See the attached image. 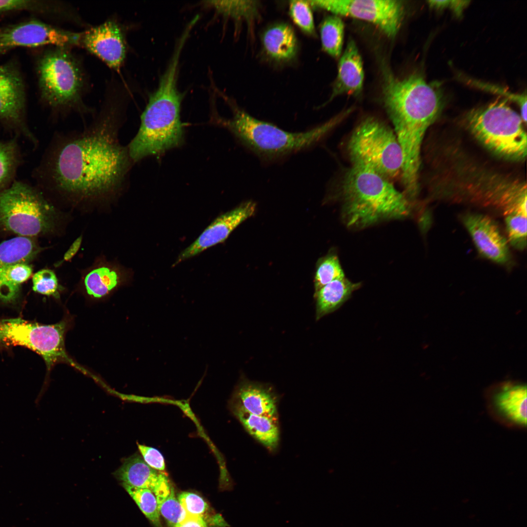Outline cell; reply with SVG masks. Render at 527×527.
Segmentation results:
<instances>
[{
  "label": "cell",
  "mask_w": 527,
  "mask_h": 527,
  "mask_svg": "<svg viewBox=\"0 0 527 527\" xmlns=\"http://www.w3.org/2000/svg\"><path fill=\"white\" fill-rule=\"evenodd\" d=\"M138 448L144 462L151 468L159 471L165 469L164 459L157 449L138 444Z\"/></svg>",
  "instance_id": "cell-39"
},
{
  "label": "cell",
  "mask_w": 527,
  "mask_h": 527,
  "mask_svg": "<svg viewBox=\"0 0 527 527\" xmlns=\"http://www.w3.org/2000/svg\"><path fill=\"white\" fill-rule=\"evenodd\" d=\"M345 277L337 255L328 254L318 262L314 277L315 293L329 283Z\"/></svg>",
  "instance_id": "cell-32"
},
{
  "label": "cell",
  "mask_w": 527,
  "mask_h": 527,
  "mask_svg": "<svg viewBox=\"0 0 527 527\" xmlns=\"http://www.w3.org/2000/svg\"><path fill=\"white\" fill-rule=\"evenodd\" d=\"M234 397L247 411L278 420V397L271 386L243 379Z\"/></svg>",
  "instance_id": "cell-22"
},
{
  "label": "cell",
  "mask_w": 527,
  "mask_h": 527,
  "mask_svg": "<svg viewBox=\"0 0 527 527\" xmlns=\"http://www.w3.org/2000/svg\"><path fill=\"white\" fill-rule=\"evenodd\" d=\"M82 237L81 235L74 241L64 254L63 259L61 264L63 262L69 261L72 259L79 251L82 243Z\"/></svg>",
  "instance_id": "cell-41"
},
{
  "label": "cell",
  "mask_w": 527,
  "mask_h": 527,
  "mask_svg": "<svg viewBox=\"0 0 527 527\" xmlns=\"http://www.w3.org/2000/svg\"><path fill=\"white\" fill-rule=\"evenodd\" d=\"M178 499L188 515L200 516L206 520L210 508L200 496L193 492H183L178 495Z\"/></svg>",
  "instance_id": "cell-38"
},
{
  "label": "cell",
  "mask_w": 527,
  "mask_h": 527,
  "mask_svg": "<svg viewBox=\"0 0 527 527\" xmlns=\"http://www.w3.org/2000/svg\"><path fill=\"white\" fill-rule=\"evenodd\" d=\"M344 221L348 227L364 228L407 216L408 199L385 178L366 167L352 165L338 187Z\"/></svg>",
  "instance_id": "cell-4"
},
{
  "label": "cell",
  "mask_w": 527,
  "mask_h": 527,
  "mask_svg": "<svg viewBox=\"0 0 527 527\" xmlns=\"http://www.w3.org/2000/svg\"><path fill=\"white\" fill-rule=\"evenodd\" d=\"M19 158L15 141H0V191L10 185Z\"/></svg>",
  "instance_id": "cell-30"
},
{
  "label": "cell",
  "mask_w": 527,
  "mask_h": 527,
  "mask_svg": "<svg viewBox=\"0 0 527 527\" xmlns=\"http://www.w3.org/2000/svg\"><path fill=\"white\" fill-rule=\"evenodd\" d=\"M68 48L55 47L46 50L36 65L41 98L62 118L71 112L81 115L93 112L83 103L82 72Z\"/></svg>",
  "instance_id": "cell-6"
},
{
  "label": "cell",
  "mask_w": 527,
  "mask_h": 527,
  "mask_svg": "<svg viewBox=\"0 0 527 527\" xmlns=\"http://www.w3.org/2000/svg\"><path fill=\"white\" fill-rule=\"evenodd\" d=\"M64 321L53 324H41L20 318L0 320V345H20L35 351L50 369L57 362H71L64 348Z\"/></svg>",
  "instance_id": "cell-11"
},
{
  "label": "cell",
  "mask_w": 527,
  "mask_h": 527,
  "mask_svg": "<svg viewBox=\"0 0 527 527\" xmlns=\"http://www.w3.org/2000/svg\"><path fill=\"white\" fill-rule=\"evenodd\" d=\"M383 100L403 151L401 179L405 192L416 195L423 140L441 109L442 94L437 85L427 83L420 75L398 79L385 69Z\"/></svg>",
  "instance_id": "cell-2"
},
{
  "label": "cell",
  "mask_w": 527,
  "mask_h": 527,
  "mask_svg": "<svg viewBox=\"0 0 527 527\" xmlns=\"http://www.w3.org/2000/svg\"><path fill=\"white\" fill-rule=\"evenodd\" d=\"M59 5L44 0H0V15L22 11L38 13L55 12Z\"/></svg>",
  "instance_id": "cell-34"
},
{
  "label": "cell",
  "mask_w": 527,
  "mask_h": 527,
  "mask_svg": "<svg viewBox=\"0 0 527 527\" xmlns=\"http://www.w3.org/2000/svg\"><path fill=\"white\" fill-rule=\"evenodd\" d=\"M157 503L160 515L165 519L169 527H173L188 516L176 497L173 487L170 494L165 498L157 501Z\"/></svg>",
  "instance_id": "cell-36"
},
{
  "label": "cell",
  "mask_w": 527,
  "mask_h": 527,
  "mask_svg": "<svg viewBox=\"0 0 527 527\" xmlns=\"http://www.w3.org/2000/svg\"><path fill=\"white\" fill-rule=\"evenodd\" d=\"M262 51L267 59L279 64L292 62L298 55L299 44L293 28L285 22L266 27L261 36Z\"/></svg>",
  "instance_id": "cell-21"
},
{
  "label": "cell",
  "mask_w": 527,
  "mask_h": 527,
  "mask_svg": "<svg viewBox=\"0 0 527 527\" xmlns=\"http://www.w3.org/2000/svg\"><path fill=\"white\" fill-rule=\"evenodd\" d=\"M139 507L155 527H162L158 503L154 494L149 489L140 488L122 484Z\"/></svg>",
  "instance_id": "cell-31"
},
{
  "label": "cell",
  "mask_w": 527,
  "mask_h": 527,
  "mask_svg": "<svg viewBox=\"0 0 527 527\" xmlns=\"http://www.w3.org/2000/svg\"><path fill=\"white\" fill-rule=\"evenodd\" d=\"M312 8L309 0L289 1V15L294 23L305 34L314 37L316 30Z\"/></svg>",
  "instance_id": "cell-33"
},
{
  "label": "cell",
  "mask_w": 527,
  "mask_h": 527,
  "mask_svg": "<svg viewBox=\"0 0 527 527\" xmlns=\"http://www.w3.org/2000/svg\"><path fill=\"white\" fill-rule=\"evenodd\" d=\"M233 402V412L246 431L269 451H276L280 442L278 420L252 414Z\"/></svg>",
  "instance_id": "cell-23"
},
{
  "label": "cell",
  "mask_w": 527,
  "mask_h": 527,
  "mask_svg": "<svg viewBox=\"0 0 527 527\" xmlns=\"http://www.w3.org/2000/svg\"><path fill=\"white\" fill-rule=\"evenodd\" d=\"M125 279L124 273L118 267L101 264L87 273L83 279V284L89 296L100 298L118 287Z\"/></svg>",
  "instance_id": "cell-25"
},
{
  "label": "cell",
  "mask_w": 527,
  "mask_h": 527,
  "mask_svg": "<svg viewBox=\"0 0 527 527\" xmlns=\"http://www.w3.org/2000/svg\"><path fill=\"white\" fill-rule=\"evenodd\" d=\"M233 116L223 124L240 143L261 161L273 162L312 148L320 143L348 115L339 114L303 132H290L257 119L233 106Z\"/></svg>",
  "instance_id": "cell-5"
},
{
  "label": "cell",
  "mask_w": 527,
  "mask_h": 527,
  "mask_svg": "<svg viewBox=\"0 0 527 527\" xmlns=\"http://www.w3.org/2000/svg\"><path fill=\"white\" fill-rule=\"evenodd\" d=\"M430 6L434 9L439 10L446 8L449 6V0H429L428 1Z\"/></svg>",
  "instance_id": "cell-43"
},
{
  "label": "cell",
  "mask_w": 527,
  "mask_h": 527,
  "mask_svg": "<svg viewBox=\"0 0 527 527\" xmlns=\"http://www.w3.org/2000/svg\"><path fill=\"white\" fill-rule=\"evenodd\" d=\"M462 221L482 255L499 264L509 260L507 242L491 219L484 215L467 213L463 216Z\"/></svg>",
  "instance_id": "cell-18"
},
{
  "label": "cell",
  "mask_w": 527,
  "mask_h": 527,
  "mask_svg": "<svg viewBox=\"0 0 527 527\" xmlns=\"http://www.w3.org/2000/svg\"><path fill=\"white\" fill-rule=\"evenodd\" d=\"M505 222L511 244L517 249H524L527 245V214L519 211L507 213Z\"/></svg>",
  "instance_id": "cell-35"
},
{
  "label": "cell",
  "mask_w": 527,
  "mask_h": 527,
  "mask_svg": "<svg viewBox=\"0 0 527 527\" xmlns=\"http://www.w3.org/2000/svg\"><path fill=\"white\" fill-rule=\"evenodd\" d=\"M344 23L338 16H327L320 26L322 47L323 50L333 58L341 56L344 37Z\"/></svg>",
  "instance_id": "cell-29"
},
{
  "label": "cell",
  "mask_w": 527,
  "mask_h": 527,
  "mask_svg": "<svg viewBox=\"0 0 527 527\" xmlns=\"http://www.w3.org/2000/svg\"><path fill=\"white\" fill-rule=\"evenodd\" d=\"M453 160L447 166L443 181L447 185H453L454 189L467 191L499 204L506 212L520 207L527 202L526 183L492 171L468 160L456 156Z\"/></svg>",
  "instance_id": "cell-10"
},
{
  "label": "cell",
  "mask_w": 527,
  "mask_h": 527,
  "mask_svg": "<svg viewBox=\"0 0 527 527\" xmlns=\"http://www.w3.org/2000/svg\"><path fill=\"white\" fill-rule=\"evenodd\" d=\"M125 105L108 98L82 130L56 133L38 172L43 188L74 203L110 200L125 189L134 164L119 139Z\"/></svg>",
  "instance_id": "cell-1"
},
{
  "label": "cell",
  "mask_w": 527,
  "mask_h": 527,
  "mask_svg": "<svg viewBox=\"0 0 527 527\" xmlns=\"http://www.w3.org/2000/svg\"><path fill=\"white\" fill-rule=\"evenodd\" d=\"M41 250L32 237L18 236L0 243V267L28 264Z\"/></svg>",
  "instance_id": "cell-27"
},
{
  "label": "cell",
  "mask_w": 527,
  "mask_h": 527,
  "mask_svg": "<svg viewBox=\"0 0 527 527\" xmlns=\"http://www.w3.org/2000/svg\"><path fill=\"white\" fill-rule=\"evenodd\" d=\"M54 206L42 192L20 182L0 191V229L34 237L53 230L57 221Z\"/></svg>",
  "instance_id": "cell-9"
},
{
  "label": "cell",
  "mask_w": 527,
  "mask_h": 527,
  "mask_svg": "<svg viewBox=\"0 0 527 527\" xmlns=\"http://www.w3.org/2000/svg\"><path fill=\"white\" fill-rule=\"evenodd\" d=\"M26 95L21 74L16 63L0 65V121L33 141L25 119Z\"/></svg>",
  "instance_id": "cell-14"
},
{
  "label": "cell",
  "mask_w": 527,
  "mask_h": 527,
  "mask_svg": "<svg viewBox=\"0 0 527 527\" xmlns=\"http://www.w3.org/2000/svg\"><path fill=\"white\" fill-rule=\"evenodd\" d=\"M183 46L182 43L176 44L158 86L150 95L141 116L139 129L127 145L134 163L148 156L163 153L182 142L183 130L180 120L182 95L178 89L177 80Z\"/></svg>",
  "instance_id": "cell-3"
},
{
  "label": "cell",
  "mask_w": 527,
  "mask_h": 527,
  "mask_svg": "<svg viewBox=\"0 0 527 527\" xmlns=\"http://www.w3.org/2000/svg\"><path fill=\"white\" fill-rule=\"evenodd\" d=\"M81 35L36 19L0 25V56L18 47L80 46Z\"/></svg>",
  "instance_id": "cell-13"
},
{
  "label": "cell",
  "mask_w": 527,
  "mask_h": 527,
  "mask_svg": "<svg viewBox=\"0 0 527 527\" xmlns=\"http://www.w3.org/2000/svg\"><path fill=\"white\" fill-rule=\"evenodd\" d=\"M256 207L255 203L248 201L217 217L193 243L180 253L173 265L223 243L237 226L254 214Z\"/></svg>",
  "instance_id": "cell-17"
},
{
  "label": "cell",
  "mask_w": 527,
  "mask_h": 527,
  "mask_svg": "<svg viewBox=\"0 0 527 527\" xmlns=\"http://www.w3.org/2000/svg\"><path fill=\"white\" fill-rule=\"evenodd\" d=\"M32 284L35 292L56 298L60 297L62 287L53 270L43 269L37 271L32 276Z\"/></svg>",
  "instance_id": "cell-37"
},
{
  "label": "cell",
  "mask_w": 527,
  "mask_h": 527,
  "mask_svg": "<svg viewBox=\"0 0 527 527\" xmlns=\"http://www.w3.org/2000/svg\"><path fill=\"white\" fill-rule=\"evenodd\" d=\"M32 273V267L29 264L0 267V300L6 303L15 301L19 296L22 284Z\"/></svg>",
  "instance_id": "cell-28"
},
{
  "label": "cell",
  "mask_w": 527,
  "mask_h": 527,
  "mask_svg": "<svg viewBox=\"0 0 527 527\" xmlns=\"http://www.w3.org/2000/svg\"><path fill=\"white\" fill-rule=\"evenodd\" d=\"M114 475L122 484L150 490L157 501L167 497L172 487L166 475L150 467L138 454L126 459Z\"/></svg>",
  "instance_id": "cell-19"
},
{
  "label": "cell",
  "mask_w": 527,
  "mask_h": 527,
  "mask_svg": "<svg viewBox=\"0 0 527 527\" xmlns=\"http://www.w3.org/2000/svg\"><path fill=\"white\" fill-rule=\"evenodd\" d=\"M203 3L223 17L238 23L246 22L250 30L261 18L260 4L257 0H209Z\"/></svg>",
  "instance_id": "cell-26"
},
{
  "label": "cell",
  "mask_w": 527,
  "mask_h": 527,
  "mask_svg": "<svg viewBox=\"0 0 527 527\" xmlns=\"http://www.w3.org/2000/svg\"><path fill=\"white\" fill-rule=\"evenodd\" d=\"M173 527H208V523L203 517L188 515Z\"/></svg>",
  "instance_id": "cell-40"
},
{
  "label": "cell",
  "mask_w": 527,
  "mask_h": 527,
  "mask_svg": "<svg viewBox=\"0 0 527 527\" xmlns=\"http://www.w3.org/2000/svg\"><path fill=\"white\" fill-rule=\"evenodd\" d=\"M466 121L473 136L492 152L510 160L526 157L527 136L524 122L507 99H498L472 110Z\"/></svg>",
  "instance_id": "cell-7"
},
{
  "label": "cell",
  "mask_w": 527,
  "mask_h": 527,
  "mask_svg": "<svg viewBox=\"0 0 527 527\" xmlns=\"http://www.w3.org/2000/svg\"><path fill=\"white\" fill-rule=\"evenodd\" d=\"M313 8L367 21L377 26L387 37L397 34L404 16L402 1L395 0H312Z\"/></svg>",
  "instance_id": "cell-12"
},
{
  "label": "cell",
  "mask_w": 527,
  "mask_h": 527,
  "mask_svg": "<svg viewBox=\"0 0 527 527\" xmlns=\"http://www.w3.org/2000/svg\"><path fill=\"white\" fill-rule=\"evenodd\" d=\"M489 413L507 427L527 426V386L523 383L506 381L491 387L486 394Z\"/></svg>",
  "instance_id": "cell-15"
},
{
  "label": "cell",
  "mask_w": 527,
  "mask_h": 527,
  "mask_svg": "<svg viewBox=\"0 0 527 527\" xmlns=\"http://www.w3.org/2000/svg\"><path fill=\"white\" fill-rule=\"evenodd\" d=\"M361 286L360 283H353L345 277L332 281L321 288L314 295L316 320L338 309Z\"/></svg>",
  "instance_id": "cell-24"
},
{
  "label": "cell",
  "mask_w": 527,
  "mask_h": 527,
  "mask_svg": "<svg viewBox=\"0 0 527 527\" xmlns=\"http://www.w3.org/2000/svg\"><path fill=\"white\" fill-rule=\"evenodd\" d=\"M352 165L366 167L391 181L401 177L402 148L394 132L374 118L364 119L352 131L347 143Z\"/></svg>",
  "instance_id": "cell-8"
},
{
  "label": "cell",
  "mask_w": 527,
  "mask_h": 527,
  "mask_svg": "<svg viewBox=\"0 0 527 527\" xmlns=\"http://www.w3.org/2000/svg\"><path fill=\"white\" fill-rule=\"evenodd\" d=\"M80 46L120 72L126 56V45L119 25L107 20L81 33Z\"/></svg>",
  "instance_id": "cell-16"
},
{
  "label": "cell",
  "mask_w": 527,
  "mask_h": 527,
  "mask_svg": "<svg viewBox=\"0 0 527 527\" xmlns=\"http://www.w3.org/2000/svg\"><path fill=\"white\" fill-rule=\"evenodd\" d=\"M364 79L361 56L355 41L349 39L339 60L337 76L331 96L323 105L342 94L359 96L363 90Z\"/></svg>",
  "instance_id": "cell-20"
},
{
  "label": "cell",
  "mask_w": 527,
  "mask_h": 527,
  "mask_svg": "<svg viewBox=\"0 0 527 527\" xmlns=\"http://www.w3.org/2000/svg\"><path fill=\"white\" fill-rule=\"evenodd\" d=\"M468 1L453 0L450 1L449 4L454 13L458 16H460L462 13L463 9L468 4Z\"/></svg>",
  "instance_id": "cell-42"
}]
</instances>
